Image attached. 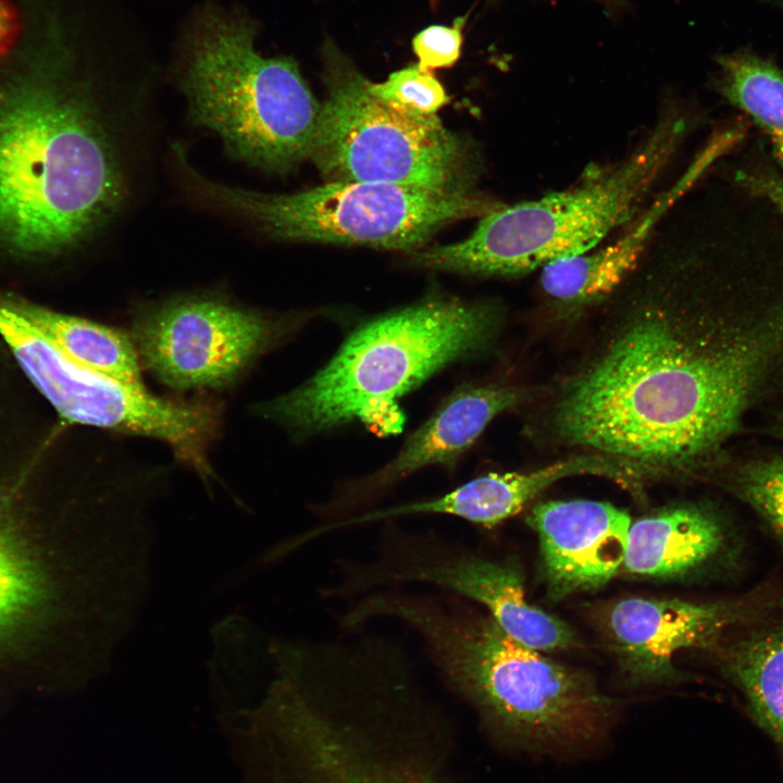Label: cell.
<instances>
[{"label":"cell","mask_w":783,"mask_h":783,"mask_svg":"<svg viewBox=\"0 0 783 783\" xmlns=\"http://www.w3.org/2000/svg\"><path fill=\"white\" fill-rule=\"evenodd\" d=\"M706 237L651 243L623 284L554 408L567 444L697 470L783 391V252Z\"/></svg>","instance_id":"1"},{"label":"cell","mask_w":783,"mask_h":783,"mask_svg":"<svg viewBox=\"0 0 783 783\" xmlns=\"http://www.w3.org/2000/svg\"><path fill=\"white\" fill-rule=\"evenodd\" d=\"M0 413V699L112 669L151 585L163 469Z\"/></svg>","instance_id":"2"},{"label":"cell","mask_w":783,"mask_h":783,"mask_svg":"<svg viewBox=\"0 0 783 783\" xmlns=\"http://www.w3.org/2000/svg\"><path fill=\"white\" fill-rule=\"evenodd\" d=\"M64 62L0 83V256L50 265L122 211L127 114Z\"/></svg>","instance_id":"3"},{"label":"cell","mask_w":783,"mask_h":783,"mask_svg":"<svg viewBox=\"0 0 783 783\" xmlns=\"http://www.w3.org/2000/svg\"><path fill=\"white\" fill-rule=\"evenodd\" d=\"M353 617L410 629L444 682L522 749L579 753L609 731L614 705L588 673L521 644L456 594L378 589L357 600Z\"/></svg>","instance_id":"4"},{"label":"cell","mask_w":783,"mask_h":783,"mask_svg":"<svg viewBox=\"0 0 783 783\" xmlns=\"http://www.w3.org/2000/svg\"><path fill=\"white\" fill-rule=\"evenodd\" d=\"M498 322L494 306L427 298L363 324L310 380L250 410L295 439L353 420L398 432L403 418L396 399L446 365L484 352Z\"/></svg>","instance_id":"5"},{"label":"cell","mask_w":783,"mask_h":783,"mask_svg":"<svg viewBox=\"0 0 783 783\" xmlns=\"http://www.w3.org/2000/svg\"><path fill=\"white\" fill-rule=\"evenodd\" d=\"M256 26L206 9L192 21L177 80L190 121L213 130L236 160L285 173L311 156L321 104L288 57H263Z\"/></svg>","instance_id":"6"},{"label":"cell","mask_w":783,"mask_h":783,"mask_svg":"<svg viewBox=\"0 0 783 783\" xmlns=\"http://www.w3.org/2000/svg\"><path fill=\"white\" fill-rule=\"evenodd\" d=\"M685 121L667 113L623 160L584 182L531 201L501 206L483 216L467 239L415 250L430 269L518 275L588 252L643 209L672 162Z\"/></svg>","instance_id":"7"},{"label":"cell","mask_w":783,"mask_h":783,"mask_svg":"<svg viewBox=\"0 0 783 783\" xmlns=\"http://www.w3.org/2000/svg\"><path fill=\"white\" fill-rule=\"evenodd\" d=\"M176 167L200 200L281 240L415 251L442 227L483 217L502 206L472 189L434 191L366 182H328L293 194H264L207 178L186 157Z\"/></svg>","instance_id":"8"},{"label":"cell","mask_w":783,"mask_h":783,"mask_svg":"<svg viewBox=\"0 0 783 783\" xmlns=\"http://www.w3.org/2000/svg\"><path fill=\"white\" fill-rule=\"evenodd\" d=\"M322 55L326 98L310 157L328 182L471 190L476 158L436 114H418L375 96L332 40Z\"/></svg>","instance_id":"9"},{"label":"cell","mask_w":783,"mask_h":783,"mask_svg":"<svg viewBox=\"0 0 783 783\" xmlns=\"http://www.w3.org/2000/svg\"><path fill=\"white\" fill-rule=\"evenodd\" d=\"M0 336L61 422L159 440L211 492L217 475L210 452L224 411L217 400L158 396L79 365L1 302Z\"/></svg>","instance_id":"10"},{"label":"cell","mask_w":783,"mask_h":783,"mask_svg":"<svg viewBox=\"0 0 783 783\" xmlns=\"http://www.w3.org/2000/svg\"><path fill=\"white\" fill-rule=\"evenodd\" d=\"M301 322L219 289H198L137 304L128 333L140 363L163 385L221 390L238 383Z\"/></svg>","instance_id":"11"},{"label":"cell","mask_w":783,"mask_h":783,"mask_svg":"<svg viewBox=\"0 0 783 783\" xmlns=\"http://www.w3.org/2000/svg\"><path fill=\"white\" fill-rule=\"evenodd\" d=\"M772 581L730 598L692 601L630 597L611 605L602 626L627 680L636 685L679 681L678 652L708 650L767 594Z\"/></svg>","instance_id":"12"},{"label":"cell","mask_w":783,"mask_h":783,"mask_svg":"<svg viewBox=\"0 0 783 783\" xmlns=\"http://www.w3.org/2000/svg\"><path fill=\"white\" fill-rule=\"evenodd\" d=\"M746 539L721 508L685 502L631 523L623 569L642 577L726 581L745 569Z\"/></svg>","instance_id":"13"},{"label":"cell","mask_w":783,"mask_h":783,"mask_svg":"<svg viewBox=\"0 0 783 783\" xmlns=\"http://www.w3.org/2000/svg\"><path fill=\"white\" fill-rule=\"evenodd\" d=\"M526 522L538 537L542 577L551 600L598 589L623 564L632 522L610 504L540 502Z\"/></svg>","instance_id":"14"},{"label":"cell","mask_w":783,"mask_h":783,"mask_svg":"<svg viewBox=\"0 0 783 783\" xmlns=\"http://www.w3.org/2000/svg\"><path fill=\"white\" fill-rule=\"evenodd\" d=\"M522 399V391L508 386H476L455 393L411 434L390 462L347 484L315 513L323 522L347 518L411 473L428 465L452 464L496 415L514 408Z\"/></svg>","instance_id":"15"},{"label":"cell","mask_w":783,"mask_h":783,"mask_svg":"<svg viewBox=\"0 0 783 783\" xmlns=\"http://www.w3.org/2000/svg\"><path fill=\"white\" fill-rule=\"evenodd\" d=\"M707 651L783 762V583L774 581Z\"/></svg>","instance_id":"16"},{"label":"cell","mask_w":783,"mask_h":783,"mask_svg":"<svg viewBox=\"0 0 783 783\" xmlns=\"http://www.w3.org/2000/svg\"><path fill=\"white\" fill-rule=\"evenodd\" d=\"M720 146L721 141L712 142L673 185L645 206L614 241L542 268L544 291L568 303L589 302L617 291L638 268L661 222L714 159Z\"/></svg>","instance_id":"17"},{"label":"cell","mask_w":783,"mask_h":783,"mask_svg":"<svg viewBox=\"0 0 783 783\" xmlns=\"http://www.w3.org/2000/svg\"><path fill=\"white\" fill-rule=\"evenodd\" d=\"M0 302L77 364L124 383L145 385L129 333L10 293L0 294Z\"/></svg>","instance_id":"18"},{"label":"cell","mask_w":783,"mask_h":783,"mask_svg":"<svg viewBox=\"0 0 783 783\" xmlns=\"http://www.w3.org/2000/svg\"><path fill=\"white\" fill-rule=\"evenodd\" d=\"M717 64L721 95L766 133L783 170V70L749 49L721 54Z\"/></svg>","instance_id":"19"},{"label":"cell","mask_w":783,"mask_h":783,"mask_svg":"<svg viewBox=\"0 0 783 783\" xmlns=\"http://www.w3.org/2000/svg\"><path fill=\"white\" fill-rule=\"evenodd\" d=\"M288 728L306 739L320 783H411L393 771L361 763L339 741L330 709L322 701L300 703Z\"/></svg>","instance_id":"20"},{"label":"cell","mask_w":783,"mask_h":783,"mask_svg":"<svg viewBox=\"0 0 783 783\" xmlns=\"http://www.w3.org/2000/svg\"><path fill=\"white\" fill-rule=\"evenodd\" d=\"M722 485L760 520L783 552V452L742 461Z\"/></svg>","instance_id":"21"},{"label":"cell","mask_w":783,"mask_h":783,"mask_svg":"<svg viewBox=\"0 0 783 783\" xmlns=\"http://www.w3.org/2000/svg\"><path fill=\"white\" fill-rule=\"evenodd\" d=\"M370 90L378 98L401 109L433 115L449 97L431 70L418 63L393 72L383 83H371Z\"/></svg>","instance_id":"22"},{"label":"cell","mask_w":783,"mask_h":783,"mask_svg":"<svg viewBox=\"0 0 783 783\" xmlns=\"http://www.w3.org/2000/svg\"><path fill=\"white\" fill-rule=\"evenodd\" d=\"M465 21L459 16L451 26L432 25L419 32L412 40L418 64L431 71L452 66L461 54Z\"/></svg>","instance_id":"23"},{"label":"cell","mask_w":783,"mask_h":783,"mask_svg":"<svg viewBox=\"0 0 783 783\" xmlns=\"http://www.w3.org/2000/svg\"><path fill=\"white\" fill-rule=\"evenodd\" d=\"M20 20L8 0H0V57L14 45L20 33Z\"/></svg>","instance_id":"24"},{"label":"cell","mask_w":783,"mask_h":783,"mask_svg":"<svg viewBox=\"0 0 783 783\" xmlns=\"http://www.w3.org/2000/svg\"><path fill=\"white\" fill-rule=\"evenodd\" d=\"M755 192L783 215V178L771 172L759 175L754 183Z\"/></svg>","instance_id":"25"},{"label":"cell","mask_w":783,"mask_h":783,"mask_svg":"<svg viewBox=\"0 0 783 783\" xmlns=\"http://www.w3.org/2000/svg\"><path fill=\"white\" fill-rule=\"evenodd\" d=\"M773 426L775 434L783 438V402L776 412Z\"/></svg>","instance_id":"26"},{"label":"cell","mask_w":783,"mask_h":783,"mask_svg":"<svg viewBox=\"0 0 783 783\" xmlns=\"http://www.w3.org/2000/svg\"><path fill=\"white\" fill-rule=\"evenodd\" d=\"M602 1H606V2H608V3H612V2H619L620 0H602Z\"/></svg>","instance_id":"27"},{"label":"cell","mask_w":783,"mask_h":783,"mask_svg":"<svg viewBox=\"0 0 783 783\" xmlns=\"http://www.w3.org/2000/svg\"><path fill=\"white\" fill-rule=\"evenodd\" d=\"M782 2H783V0H782Z\"/></svg>","instance_id":"28"}]
</instances>
